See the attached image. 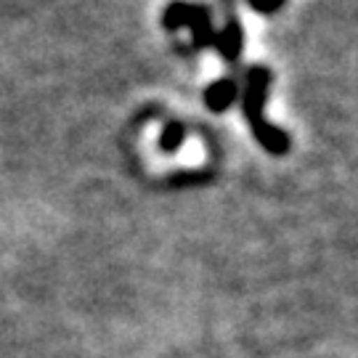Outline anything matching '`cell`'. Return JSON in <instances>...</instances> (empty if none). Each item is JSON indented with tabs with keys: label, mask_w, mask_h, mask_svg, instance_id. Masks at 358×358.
I'll list each match as a JSON object with an SVG mask.
<instances>
[{
	"label": "cell",
	"mask_w": 358,
	"mask_h": 358,
	"mask_svg": "<svg viewBox=\"0 0 358 358\" xmlns=\"http://www.w3.org/2000/svg\"><path fill=\"white\" fill-rule=\"evenodd\" d=\"M268 80H271V72L268 69H263V66H255V69L247 75L244 115H247V122H250V128H252V133H255V138L266 146V152L287 154V149H289V138H287L279 128L268 125V122L263 120V112H260L263 99H266V90H268Z\"/></svg>",
	"instance_id": "6da1fadb"
},
{
	"label": "cell",
	"mask_w": 358,
	"mask_h": 358,
	"mask_svg": "<svg viewBox=\"0 0 358 358\" xmlns=\"http://www.w3.org/2000/svg\"><path fill=\"white\" fill-rule=\"evenodd\" d=\"M223 3H226V29L215 35V45L226 62H236L239 51H242V27L234 13V0H223Z\"/></svg>",
	"instance_id": "7a4b0ae2"
},
{
	"label": "cell",
	"mask_w": 358,
	"mask_h": 358,
	"mask_svg": "<svg viewBox=\"0 0 358 358\" xmlns=\"http://www.w3.org/2000/svg\"><path fill=\"white\" fill-rule=\"evenodd\" d=\"M186 27L194 29V45L196 48H205L210 43H215V32H213V24H210V8L207 6H192Z\"/></svg>",
	"instance_id": "3957f363"
},
{
	"label": "cell",
	"mask_w": 358,
	"mask_h": 358,
	"mask_svg": "<svg viewBox=\"0 0 358 358\" xmlns=\"http://www.w3.org/2000/svg\"><path fill=\"white\" fill-rule=\"evenodd\" d=\"M236 96V83L234 80H217L215 85L205 90V103L213 112H223Z\"/></svg>",
	"instance_id": "277c9868"
},
{
	"label": "cell",
	"mask_w": 358,
	"mask_h": 358,
	"mask_svg": "<svg viewBox=\"0 0 358 358\" xmlns=\"http://www.w3.org/2000/svg\"><path fill=\"white\" fill-rule=\"evenodd\" d=\"M183 136H186V128L180 125V122H170L162 133V138H159V146H162V152H173V149H178L180 141H183Z\"/></svg>",
	"instance_id": "5b68a950"
},
{
	"label": "cell",
	"mask_w": 358,
	"mask_h": 358,
	"mask_svg": "<svg viewBox=\"0 0 358 358\" xmlns=\"http://www.w3.org/2000/svg\"><path fill=\"white\" fill-rule=\"evenodd\" d=\"M284 0H250V6L255 8V11H260V13H273L279 6H282Z\"/></svg>",
	"instance_id": "8992f818"
}]
</instances>
